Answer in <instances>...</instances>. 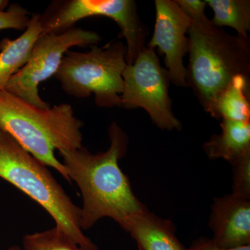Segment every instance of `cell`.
I'll list each match as a JSON object with an SVG mask.
<instances>
[{"instance_id": "cell-1", "label": "cell", "mask_w": 250, "mask_h": 250, "mask_svg": "<svg viewBox=\"0 0 250 250\" xmlns=\"http://www.w3.org/2000/svg\"><path fill=\"white\" fill-rule=\"evenodd\" d=\"M109 148L93 154L86 148L59 151L70 180L80 188L83 197L81 228L88 229L100 219L108 217L125 231L131 220L148 210L134 195L119 161L127 150L129 137L116 122L108 129Z\"/></svg>"}, {"instance_id": "cell-2", "label": "cell", "mask_w": 250, "mask_h": 250, "mask_svg": "<svg viewBox=\"0 0 250 250\" xmlns=\"http://www.w3.org/2000/svg\"><path fill=\"white\" fill-rule=\"evenodd\" d=\"M83 126L68 104L42 108L6 90H0V130L38 160L58 171L70 183L66 169L54 156V150L82 147Z\"/></svg>"}, {"instance_id": "cell-3", "label": "cell", "mask_w": 250, "mask_h": 250, "mask_svg": "<svg viewBox=\"0 0 250 250\" xmlns=\"http://www.w3.org/2000/svg\"><path fill=\"white\" fill-rule=\"evenodd\" d=\"M188 37L187 87L207 112L235 77L250 78V38L228 34L208 18L191 22Z\"/></svg>"}, {"instance_id": "cell-4", "label": "cell", "mask_w": 250, "mask_h": 250, "mask_svg": "<svg viewBox=\"0 0 250 250\" xmlns=\"http://www.w3.org/2000/svg\"><path fill=\"white\" fill-rule=\"evenodd\" d=\"M0 177L39 204L56 227L85 250H98L81 228V208L72 202L45 164L0 130Z\"/></svg>"}, {"instance_id": "cell-5", "label": "cell", "mask_w": 250, "mask_h": 250, "mask_svg": "<svg viewBox=\"0 0 250 250\" xmlns=\"http://www.w3.org/2000/svg\"><path fill=\"white\" fill-rule=\"evenodd\" d=\"M126 57V45L118 41L84 52L68 50L54 77L70 96L88 98L93 94L99 107L121 108Z\"/></svg>"}, {"instance_id": "cell-6", "label": "cell", "mask_w": 250, "mask_h": 250, "mask_svg": "<svg viewBox=\"0 0 250 250\" xmlns=\"http://www.w3.org/2000/svg\"><path fill=\"white\" fill-rule=\"evenodd\" d=\"M111 18L119 26L126 41V63L134 62L146 47L147 27L138 14L134 0H67L49 5L40 22L42 33H59L74 27L75 23L88 17Z\"/></svg>"}, {"instance_id": "cell-7", "label": "cell", "mask_w": 250, "mask_h": 250, "mask_svg": "<svg viewBox=\"0 0 250 250\" xmlns=\"http://www.w3.org/2000/svg\"><path fill=\"white\" fill-rule=\"evenodd\" d=\"M123 77L122 108H143L159 129L182 130V123L172 109L168 72L161 65L156 49L146 46L133 63L127 64Z\"/></svg>"}, {"instance_id": "cell-8", "label": "cell", "mask_w": 250, "mask_h": 250, "mask_svg": "<svg viewBox=\"0 0 250 250\" xmlns=\"http://www.w3.org/2000/svg\"><path fill=\"white\" fill-rule=\"evenodd\" d=\"M100 41L95 31L75 27L62 32L42 33L26 65L11 77L4 90L38 107H50L39 95L40 83L55 75L62 57L71 47H93Z\"/></svg>"}, {"instance_id": "cell-9", "label": "cell", "mask_w": 250, "mask_h": 250, "mask_svg": "<svg viewBox=\"0 0 250 250\" xmlns=\"http://www.w3.org/2000/svg\"><path fill=\"white\" fill-rule=\"evenodd\" d=\"M154 33L147 44L164 56L165 68L171 83L187 87V67L184 58L188 52V30L191 21L180 9L175 0H156Z\"/></svg>"}, {"instance_id": "cell-10", "label": "cell", "mask_w": 250, "mask_h": 250, "mask_svg": "<svg viewBox=\"0 0 250 250\" xmlns=\"http://www.w3.org/2000/svg\"><path fill=\"white\" fill-rule=\"evenodd\" d=\"M208 226L212 241L220 248L250 246V200L232 194L214 197Z\"/></svg>"}, {"instance_id": "cell-11", "label": "cell", "mask_w": 250, "mask_h": 250, "mask_svg": "<svg viewBox=\"0 0 250 250\" xmlns=\"http://www.w3.org/2000/svg\"><path fill=\"white\" fill-rule=\"evenodd\" d=\"M126 232L140 250H188L176 236V227L149 210L135 217Z\"/></svg>"}, {"instance_id": "cell-12", "label": "cell", "mask_w": 250, "mask_h": 250, "mask_svg": "<svg viewBox=\"0 0 250 250\" xmlns=\"http://www.w3.org/2000/svg\"><path fill=\"white\" fill-rule=\"evenodd\" d=\"M42 34L40 14H33L22 35L14 40L0 41V90H4L11 77L26 65L36 41Z\"/></svg>"}, {"instance_id": "cell-13", "label": "cell", "mask_w": 250, "mask_h": 250, "mask_svg": "<svg viewBox=\"0 0 250 250\" xmlns=\"http://www.w3.org/2000/svg\"><path fill=\"white\" fill-rule=\"evenodd\" d=\"M221 132L204 143V152L210 160L222 159L230 164L250 152V122L222 120Z\"/></svg>"}, {"instance_id": "cell-14", "label": "cell", "mask_w": 250, "mask_h": 250, "mask_svg": "<svg viewBox=\"0 0 250 250\" xmlns=\"http://www.w3.org/2000/svg\"><path fill=\"white\" fill-rule=\"evenodd\" d=\"M250 78L238 75L218 95L207 113L215 119L250 122Z\"/></svg>"}, {"instance_id": "cell-15", "label": "cell", "mask_w": 250, "mask_h": 250, "mask_svg": "<svg viewBox=\"0 0 250 250\" xmlns=\"http://www.w3.org/2000/svg\"><path fill=\"white\" fill-rule=\"evenodd\" d=\"M213 12L210 22L215 27H229L237 35L249 38L250 31V0H205Z\"/></svg>"}, {"instance_id": "cell-16", "label": "cell", "mask_w": 250, "mask_h": 250, "mask_svg": "<svg viewBox=\"0 0 250 250\" xmlns=\"http://www.w3.org/2000/svg\"><path fill=\"white\" fill-rule=\"evenodd\" d=\"M22 246V250H85L57 227L26 235Z\"/></svg>"}, {"instance_id": "cell-17", "label": "cell", "mask_w": 250, "mask_h": 250, "mask_svg": "<svg viewBox=\"0 0 250 250\" xmlns=\"http://www.w3.org/2000/svg\"><path fill=\"white\" fill-rule=\"evenodd\" d=\"M233 170L232 195L250 200V152L231 164Z\"/></svg>"}, {"instance_id": "cell-18", "label": "cell", "mask_w": 250, "mask_h": 250, "mask_svg": "<svg viewBox=\"0 0 250 250\" xmlns=\"http://www.w3.org/2000/svg\"><path fill=\"white\" fill-rule=\"evenodd\" d=\"M29 21L27 10L20 4H11L7 11H0V31L7 29L24 31Z\"/></svg>"}, {"instance_id": "cell-19", "label": "cell", "mask_w": 250, "mask_h": 250, "mask_svg": "<svg viewBox=\"0 0 250 250\" xmlns=\"http://www.w3.org/2000/svg\"><path fill=\"white\" fill-rule=\"evenodd\" d=\"M175 1L191 22L200 23L208 19L205 14L207 6L205 0H175Z\"/></svg>"}, {"instance_id": "cell-20", "label": "cell", "mask_w": 250, "mask_h": 250, "mask_svg": "<svg viewBox=\"0 0 250 250\" xmlns=\"http://www.w3.org/2000/svg\"><path fill=\"white\" fill-rule=\"evenodd\" d=\"M188 250H250V246L235 248H222L215 244L212 239L201 238L194 241Z\"/></svg>"}, {"instance_id": "cell-21", "label": "cell", "mask_w": 250, "mask_h": 250, "mask_svg": "<svg viewBox=\"0 0 250 250\" xmlns=\"http://www.w3.org/2000/svg\"><path fill=\"white\" fill-rule=\"evenodd\" d=\"M9 5V1L6 0H0V11H4V10Z\"/></svg>"}, {"instance_id": "cell-22", "label": "cell", "mask_w": 250, "mask_h": 250, "mask_svg": "<svg viewBox=\"0 0 250 250\" xmlns=\"http://www.w3.org/2000/svg\"><path fill=\"white\" fill-rule=\"evenodd\" d=\"M9 250H22L20 247L18 246H13L10 248Z\"/></svg>"}, {"instance_id": "cell-23", "label": "cell", "mask_w": 250, "mask_h": 250, "mask_svg": "<svg viewBox=\"0 0 250 250\" xmlns=\"http://www.w3.org/2000/svg\"><path fill=\"white\" fill-rule=\"evenodd\" d=\"M138 250H140L138 249Z\"/></svg>"}]
</instances>
